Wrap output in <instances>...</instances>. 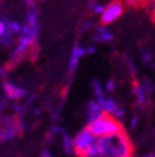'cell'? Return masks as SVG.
<instances>
[{"label": "cell", "instance_id": "277c9868", "mask_svg": "<svg viewBox=\"0 0 155 157\" xmlns=\"http://www.w3.org/2000/svg\"><path fill=\"white\" fill-rule=\"evenodd\" d=\"M123 13H124V5H123L121 0H112V2L107 5L104 14L101 16L102 25H110V24H113L115 20H118V19L123 16Z\"/></svg>", "mask_w": 155, "mask_h": 157}, {"label": "cell", "instance_id": "44dd1931", "mask_svg": "<svg viewBox=\"0 0 155 157\" xmlns=\"http://www.w3.org/2000/svg\"><path fill=\"white\" fill-rule=\"evenodd\" d=\"M149 58H150V55H149V53L143 55V61H149Z\"/></svg>", "mask_w": 155, "mask_h": 157}, {"label": "cell", "instance_id": "ba28073f", "mask_svg": "<svg viewBox=\"0 0 155 157\" xmlns=\"http://www.w3.org/2000/svg\"><path fill=\"white\" fill-rule=\"evenodd\" d=\"M3 90H5V95L11 100V101H17V100H22L25 97V89L20 87L14 82H9V81H5L3 82Z\"/></svg>", "mask_w": 155, "mask_h": 157}, {"label": "cell", "instance_id": "ac0fdd59", "mask_svg": "<svg viewBox=\"0 0 155 157\" xmlns=\"http://www.w3.org/2000/svg\"><path fill=\"white\" fill-rule=\"evenodd\" d=\"M126 2L129 5H137V3H140V0H126Z\"/></svg>", "mask_w": 155, "mask_h": 157}, {"label": "cell", "instance_id": "2e32d148", "mask_svg": "<svg viewBox=\"0 0 155 157\" xmlns=\"http://www.w3.org/2000/svg\"><path fill=\"white\" fill-rule=\"evenodd\" d=\"M115 87H116V84H115V81H112V79H109V81L105 82V90H109V92H113Z\"/></svg>", "mask_w": 155, "mask_h": 157}, {"label": "cell", "instance_id": "4fadbf2b", "mask_svg": "<svg viewBox=\"0 0 155 157\" xmlns=\"http://www.w3.org/2000/svg\"><path fill=\"white\" fill-rule=\"evenodd\" d=\"M27 24H28L30 27H34V28L39 27V11L36 10V6L28 10V14H27Z\"/></svg>", "mask_w": 155, "mask_h": 157}, {"label": "cell", "instance_id": "3957f363", "mask_svg": "<svg viewBox=\"0 0 155 157\" xmlns=\"http://www.w3.org/2000/svg\"><path fill=\"white\" fill-rule=\"evenodd\" d=\"M98 140H99V139H98L88 128L81 129L76 136H75V139H73L75 154H76L78 157H81V155L85 154L88 149H92V148L98 143Z\"/></svg>", "mask_w": 155, "mask_h": 157}, {"label": "cell", "instance_id": "9a60e30c", "mask_svg": "<svg viewBox=\"0 0 155 157\" xmlns=\"http://www.w3.org/2000/svg\"><path fill=\"white\" fill-rule=\"evenodd\" d=\"M105 8H107V5L96 3V5H93V13H95V14H99V16H102V14H104V11H105Z\"/></svg>", "mask_w": 155, "mask_h": 157}, {"label": "cell", "instance_id": "9c48e42d", "mask_svg": "<svg viewBox=\"0 0 155 157\" xmlns=\"http://www.w3.org/2000/svg\"><path fill=\"white\" fill-rule=\"evenodd\" d=\"M104 114H105V112H104V109H102V106L99 104L98 100H92L90 103L87 104V121H88V123L98 120V118L102 117ZM88 123H87V124H88Z\"/></svg>", "mask_w": 155, "mask_h": 157}, {"label": "cell", "instance_id": "5b68a950", "mask_svg": "<svg viewBox=\"0 0 155 157\" xmlns=\"http://www.w3.org/2000/svg\"><path fill=\"white\" fill-rule=\"evenodd\" d=\"M96 100L99 101V104L102 106L104 112L107 115H112L115 118H123L124 117V107H121L116 100H113L112 97H109V95H101V97H96Z\"/></svg>", "mask_w": 155, "mask_h": 157}, {"label": "cell", "instance_id": "6da1fadb", "mask_svg": "<svg viewBox=\"0 0 155 157\" xmlns=\"http://www.w3.org/2000/svg\"><path fill=\"white\" fill-rule=\"evenodd\" d=\"M81 157H134V145L126 131L109 137H102L98 143Z\"/></svg>", "mask_w": 155, "mask_h": 157}, {"label": "cell", "instance_id": "ffe728a7", "mask_svg": "<svg viewBox=\"0 0 155 157\" xmlns=\"http://www.w3.org/2000/svg\"><path fill=\"white\" fill-rule=\"evenodd\" d=\"M152 17L155 20V0H153V6H152Z\"/></svg>", "mask_w": 155, "mask_h": 157}, {"label": "cell", "instance_id": "5bb4252c", "mask_svg": "<svg viewBox=\"0 0 155 157\" xmlns=\"http://www.w3.org/2000/svg\"><path fill=\"white\" fill-rule=\"evenodd\" d=\"M92 87H93V92H95V95H96V97L105 95V94H104V90H102V87H101V82H99L98 79H95V81L92 82Z\"/></svg>", "mask_w": 155, "mask_h": 157}, {"label": "cell", "instance_id": "e0dca14e", "mask_svg": "<svg viewBox=\"0 0 155 157\" xmlns=\"http://www.w3.org/2000/svg\"><path fill=\"white\" fill-rule=\"evenodd\" d=\"M130 126L134 128V129L138 126V115H134V117H132V120H130Z\"/></svg>", "mask_w": 155, "mask_h": 157}, {"label": "cell", "instance_id": "d6986e66", "mask_svg": "<svg viewBox=\"0 0 155 157\" xmlns=\"http://www.w3.org/2000/svg\"><path fill=\"white\" fill-rule=\"evenodd\" d=\"M138 157H155V152H149V154H143V155H138Z\"/></svg>", "mask_w": 155, "mask_h": 157}, {"label": "cell", "instance_id": "52a82bcc", "mask_svg": "<svg viewBox=\"0 0 155 157\" xmlns=\"http://www.w3.org/2000/svg\"><path fill=\"white\" fill-rule=\"evenodd\" d=\"M20 132H22V124L19 120H14L11 118L9 123L2 129V140L6 142V140H14L20 136Z\"/></svg>", "mask_w": 155, "mask_h": 157}, {"label": "cell", "instance_id": "30bf717a", "mask_svg": "<svg viewBox=\"0 0 155 157\" xmlns=\"http://www.w3.org/2000/svg\"><path fill=\"white\" fill-rule=\"evenodd\" d=\"M87 53H88L87 47H81V45L73 47V50H72V56H70V62H68V72H70L72 75H73L75 70L78 69L79 59H81L84 55H87Z\"/></svg>", "mask_w": 155, "mask_h": 157}, {"label": "cell", "instance_id": "8fae6325", "mask_svg": "<svg viewBox=\"0 0 155 157\" xmlns=\"http://www.w3.org/2000/svg\"><path fill=\"white\" fill-rule=\"evenodd\" d=\"M134 95H135L137 103L140 106H143L147 101V87H146V82H143V84L135 82L134 84Z\"/></svg>", "mask_w": 155, "mask_h": 157}, {"label": "cell", "instance_id": "7a4b0ae2", "mask_svg": "<svg viewBox=\"0 0 155 157\" xmlns=\"http://www.w3.org/2000/svg\"><path fill=\"white\" fill-rule=\"evenodd\" d=\"M87 128L90 129L98 139H102V137H109V136H113V134H118L123 129V124L118 118L112 117V115H107L104 114L102 117H99L98 120L88 123Z\"/></svg>", "mask_w": 155, "mask_h": 157}, {"label": "cell", "instance_id": "7c38bea8", "mask_svg": "<svg viewBox=\"0 0 155 157\" xmlns=\"http://www.w3.org/2000/svg\"><path fill=\"white\" fill-rule=\"evenodd\" d=\"M95 39L99 40V42H112L113 40V33L102 25V27H98L96 34H95Z\"/></svg>", "mask_w": 155, "mask_h": 157}, {"label": "cell", "instance_id": "8992f818", "mask_svg": "<svg viewBox=\"0 0 155 157\" xmlns=\"http://www.w3.org/2000/svg\"><path fill=\"white\" fill-rule=\"evenodd\" d=\"M34 40L30 37V36H20L19 39H17V44H16V47H14V50H13V56H11V64L13 62H17L22 56H24L30 48H33L34 47Z\"/></svg>", "mask_w": 155, "mask_h": 157}]
</instances>
